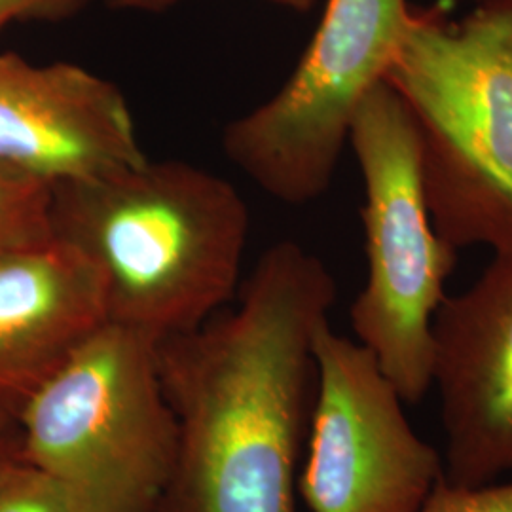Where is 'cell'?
Instances as JSON below:
<instances>
[{
    "mask_svg": "<svg viewBox=\"0 0 512 512\" xmlns=\"http://www.w3.org/2000/svg\"><path fill=\"white\" fill-rule=\"evenodd\" d=\"M418 512H512V478L482 486L442 478Z\"/></svg>",
    "mask_w": 512,
    "mask_h": 512,
    "instance_id": "13",
    "label": "cell"
},
{
    "mask_svg": "<svg viewBox=\"0 0 512 512\" xmlns=\"http://www.w3.org/2000/svg\"><path fill=\"white\" fill-rule=\"evenodd\" d=\"M143 160L116 84L74 63L0 54V164L54 188Z\"/></svg>",
    "mask_w": 512,
    "mask_h": 512,
    "instance_id": "9",
    "label": "cell"
},
{
    "mask_svg": "<svg viewBox=\"0 0 512 512\" xmlns=\"http://www.w3.org/2000/svg\"><path fill=\"white\" fill-rule=\"evenodd\" d=\"M408 0H327L293 74L222 133V148L266 194L306 205L330 188L349 129L397 52Z\"/></svg>",
    "mask_w": 512,
    "mask_h": 512,
    "instance_id": "6",
    "label": "cell"
},
{
    "mask_svg": "<svg viewBox=\"0 0 512 512\" xmlns=\"http://www.w3.org/2000/svg\"><path fill=\"white\" fill-rule=\"evenodd\" d=\"M105 323L99 275L54 232L0 253V433Z\"/></svg>",
    "mask_w": 512,
    "mask_h": 512,
    "instance_id": "10",
    "label": "cell"
},
{
    "mask_svg": "<svg viewBox=\"0 0 512 512\" xmlns=\"http://www.w3.org/2000/svg\"><path fill=\"white\" fill-rule=\"evenodd\" d=\"M348 145L365 183L368 262L365 287L349 310L351 327L404 403L418 404L433 389V321L458 249L433 224L416 129L385 82L361 103Z\"/></svg>",
    "mask_w": 512,
    "mask_h": 512,
    "instance_id": "5",
    "label": "cell"
},
{
    "mask_svg": "<svg viewBox=\"0 0 512 512\" xmlns=\"http://www.w3.org/2000/svg\"><path fill=\"white\" fill-rule=\"evenodd\" d=\"M433 387L444 431V480L512 478V249L494 253L433 321Z\"/></svg>",
    "mask_w": 512,
    "mask_h": 512,
    "instance_id": "8",
    "label": "cell"
},
{
    "mask_svg": "<svg viewBox=\"0 0 512 512\" xmlns=\"http://www.w3.org/2000/svg\"><path fill=\"white\" fill-rule=\"evenodd\" d=\"M179 0H109L110 6L116 10H137V12H160L173 6ZM275 6L289 8L294 12H310L317 0H268Z\"/></svg>",
    "mask_w": 512,
    "mask_h": 512,
    "instance_id": "15",
    "label": "cell"
},
{
    "mask_svg": "<svg viewBox=\"0 0 512 512\" xmlns=\"http://www.w3.org/2000/svg\"><path fill=\"white\" fill-rule=\"evenodd\" d=\"M336 283L319 256L279 241L236 308L156 344L179 446L158 512H298L315 395L313 338Z\"/></svg>",
    "mask_w": 512,
    "mask_h": 512,
    "instance_id": "1",
    "label": "cell"
},
{
    "mask_svg": "<svg viewBox=\"0 0 512 512\" xmlns=\"http://www.w3.org/2000/svg\"><path fill=\"white\" fill-rule=\"evenodd\" d=\"M21 463H25V458L19 431L0 433V482L14 469H18Z\"/></svg>",
    "mask_w": 512,
    "mask_h": 512,
    "instance_id": "16",
    "label": "cell"
},
{
    "mask_svg": "<svg viewBox=\"0 0 512 512\" xmlns=\"http://www.w3.org/2000/svg\"><path fill=\"white\" fill-rule=\"evenodd\" d=\"M52 236V186L0 164V253Z\"/></svg>",
    "mask_w": 512,
    "mask_h": 512,
    "instance_id": "11",
    "label": "cell"
},
{
    "mask_svg": "<svg viewBox=\"0 0 512 512\" xmlns=\"http://www.w3.org/2000/svg\"><path fill=\"white\" fill-rule=\"evenodd\" d=\"M156 344L105 323L38 389L18 421L23 458L78 512H158L177 463V420Z\"/></svg>",
    "mask_w": 512,
    "mask_h": 512,
    "instance_id": "4",
    "label": "cell"
},
{
    "mask_svg": "<svg viewBox=\"0 0 512 512\" xmlns=\"http://www.w3.org/2000/svg\"><path fill=\"white\" fill-rule=\"evenodd\" d=\"M0 512H78L54 476L21 463L0 482Z\"/></svg>",
    "mask_w": 512,
    "mask_h": 512,
    "instance_id": "12",
    "label": "cell"
},
{
    "mask_svg": "<svg viewBox=\"0 0 512 512\" xmlns=\"http://www.w3.org/2000/svg\"><path fill=\"white\" fill-rule=\"evenodd\" d=\"M298 497L310 512H418L444 478L439 450L406 418L374 355L325 321Z\"/></svg>",
    "mask_w": 512,
    "mask_h": 512,
    "instance_id": "7",
    "label": "cell"
},
{
    "mask_svg": "<svg viewBox=\"0 0 512 512\" xmlns=\"http://www.w3.org/2000/svg\"><path fill=\"white\" fill-rule=\"evenodd\" d=\"M385 84L408 110L433 224L454 249H512V0L410 8Z\"/></svg>",
    "mask_w": 512,
    "mask_h": 512,
    "instance_id": "3",
    "label": "cell"
},
{
    "mask_svg": "<svg viewBox=\"0 0 512 512\" xmlns=\"http://www.w3.org/2000/svg\"><path fill=\"white\" fill-rule=\"evenodd\" d=\"M86 2L88 0H0V33L14 23L69 18Z\"/></svg>",
    "mask_w": 512,
    "mask_h": 512,
    "instance_id": "14",
    "label": "cell"
},
{
    "mask_svg": "<svg viewBox=\"0 0 512 512\" xmlns=\"http://www.w3.org/2000/svg\"><path fill=\"white\" fill-rule=\"evenodd\" d=\"M52 232L90 260L109 323L160 342L238 291L249 211L238 188L181 160H143L52 188Z\"/></svg>",
    "mask_w": 512,
    "mask_h": 512,
    "instance_id": "2",
    "label": "cell"
}]
</instances>
